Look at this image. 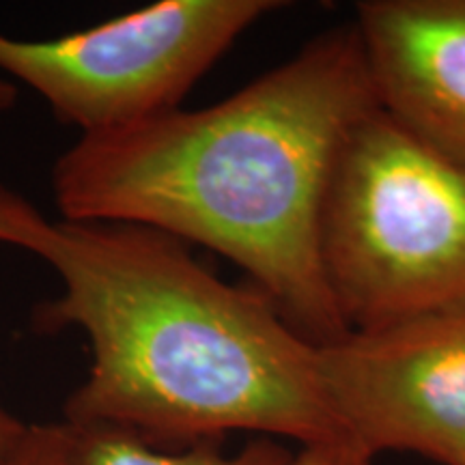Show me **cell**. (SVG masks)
I'll list each match as a JSON object with an SVG mask.
<instances>
[{
    "mask_svg": "<svg viewBox=\"0 0 465 465\" xmlns=\"http://www.w3.org/2000/svg\"><path fill=\"white\" fill-rule=\"evenodd\" d=\"M325 397L347 440L377 457L465 465V304L317 345Z\"/></svg>",
    "mask_w": 465,
    "mask_h": 465,
    "instance_id": "obj_5",
    "label": "cell"
},
{
    "mask_svg": "<svg viewBox=\"0 0 465 465\" xmlns=\"http://www.w3.org/2000/svg\"><path fill=\"white\" fill-rule=\"evenodd\" d=\"M65 422H33L20 452L11 465H65Z\"/></svg>",
    "mask_w": 465,
    "mask_h": 465,
    "instance_id": "obj_8",
    "label": "cell"
},
{
    "mask_svg": "<svg viewBox=\"0 0 465 465\" xmlns=\"http://www.w3.org/2000/svg\"><path fill=\"white\" fill-rule=\"evenodd\" d=\"M276 0H162L56 39L0 33V75L25 83L80 134L179 108L192 86Z\"/></svg>",
    "mask_w": 465,
    "mask_h": 465,
    "instance_id": "obj_4",
    "label": "cell"
},
{
    "mask_svg": "<svg viewBox=\"0 0 465 465\" xmlns=\"http://www.w3.org/2000/svg\"><path fill=\"white\" fill-rule=\"evenodd\" d=\"M31 424L20 420L0 403V465H11L25 444Z\"/></svg>",
    "mask_w": 465,
    "mask_h": 465,
    "instance_id": "obj_10",
    "label": "cell"
},
{
    "mask_svg": "<svg viewBox=\"0 0 465 465\" xmlns=\"http://www.w3.org/2000/svg\"><path fill=\"white\" fill-rule=\"evenodd\" d=\"M375 108L356 28L336 26L223 102L80 134L52 166L58 218L201 243L325 345L349 332L322 261L325 196L342 143Z\"/></svg>",
    "mask_w": 465,
    "mask_h": 465,
    "instance_id": "obj_2",
    "label": "cell"
},
{
    "mask_svg": "<svg viewBox=\"0 0 465 465\" xmlns=\"http://www.w3.org/2000/svg\"><path fill=\"white\" fill-rule=\"evenodd\" d=\"M65 427V465H291L295 457L272 438H254L235 452H224L220 441L164 450L121 429L69 422Z\"/></svg>",
    "mask_w": 465,
    "mask_h": 465,
    "instance_id": "obj_7",
    "label": "cell"
},
{
    "mask_svg": "<svg viewBox=\"0 0 465 465\" xmlns=\"http://www.w3.org/2000/svg\"><path fill=\"white\" fill-rule=\"evenodd\" d=\"M322 261L349 330L465 304V166L371 110L336 158Z\"/></svg>",
    "mask_w": 465,
    "mask_h": 465,
    "instance_id": "obj_3",
    "label": "cell"
},
{
    "mask_svg": "<svg viewBox=\"0 0 465 465\" xmlns=\"http://www.w3.org/2000/svg\"><path fill=\"white\" fill-rule=\"evenodd\" d=\"M15 102H17L15 83H11V80L0 75V114L9 113V110L15 106Z\"/></svg>",
    "mask_w": 465,
    "mask_h": 465,
    "instance_id": "obj_11",
    "label": "cell"
},
{
    "mask_svg": "<svg viewBox=\"0 0 465 465\" xmlns=\"http://www.w3.org/2000/svg\"><path fill=\"white\" fill-rule=\"evenodd\" d=\"M0 243L61 281L35 328L89 339V373L65 401V422L121 429L164 450L235 431L300 446L345 438L315 342L259 289L209 272L185 242L138 224L50 218L0 183Z\"/></svg>",
    "mask_w": 465,
    "mask_h": 465,
    "instance_id": "obj_1",
    "label": "cell"
},
{
    "mask_svg": "<svg viewBox=\"0 0 465 465\" xmlns=\"http://www.w3.org/2000/svg\"><path fill=\"white\" fill-rule=\"evenodd\" d=\"M291 465H375V457L356 441L339 438L300 446Z\"/></svg>",
    "mask_w": 465,
    "mask_h": 465,
    "instance_id": "obj_9",
    "label": "cell"
},
{
    "mask_svg": "<svg viewBox=\"0 0 465 465\" xmlns=\"http://www.w3.org/2000/svg\"><path fill=\"white\" fill-rule=\"evenodd\" d=\"M353 28L380 110L465 166V0H362Z\"/></svg>",
    "mask_w": 465,
    "mask_h": 465,
    "instance_id": "obj_6",
    "label": "cell"
}]
</instances>
